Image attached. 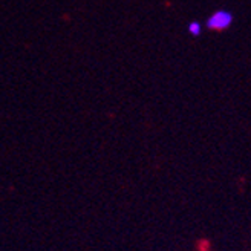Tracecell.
<instances>
[{
    "instance_id": "6da1fadb",
    "label": "cell",
    "mask_w": 251,
    "mask_h": 251,
    "mask_svg": "<svg viewBox=\"0 0 251 251\" xmlns=\"http://www.w3.org/2000/svg\"><path fill=\"white\" fill-rule=\"evenodd\" d=\"M233 23V14L227 9H218L207 19V28L211 31L228 29Z\"/></svg>"
},
{
    "instance_id": "7a4b0ae2",
    "label": "cell",
    "mask_w": 251,
    "mask_h": 251,
    "mask_svg": "<svg viewBox=\"0 0 251 251\" xmlns=\"http://www.w3.org/2000/svg\"><path fill=\"white\" fill-rule=\"evenodd\" d=\"M187 29L192 35L198 37V35H201V32H202V25H201L199 22H190V23H188Z\"/></svg>"
}]
</instances>
